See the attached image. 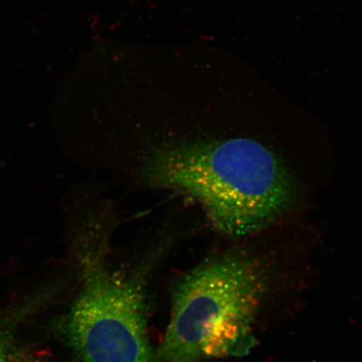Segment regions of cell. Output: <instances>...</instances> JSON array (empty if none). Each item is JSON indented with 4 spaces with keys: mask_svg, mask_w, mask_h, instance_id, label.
I'll use <instances>...</instances> for the list:
<instances>
[{
    "mask_svg": "<svg viewBox=\"0 0 362 362\" xmlns=\"http://www.w3.org/2000/svg\"><path fill=\"white\" fill-rule=\"evenodd\" d=\"M153 187L188 194L229 237L264 228L288 206L291 177L273 153L255 140L189 141L156 149L144 168Z\"/></svg>",
    "mask_w": 362,
    "mask_h": 362,
    "instance_id": "1",
    "label": "cell"
},
{
    "mask_svg": "<svg viewBox=\"0 0 362 362\" xmlns=\"http://www.w3.org/2000/svg\"><path fill=\"white\" fill-rule=\"evenodd\" d=\"M268 288L259 262L228 253L189 272L176 285L156 362H202L247 356Z\"/></svg>",
    "mask_w": 362,
    "mask_h": 362,
    "instance_id": "2",
    "label": "cell"
},
{
    "mask_svg": "<svg viewBox=\"0 0 362 362\" xmlns=\"http://www.w3.org/2000/svg\"><path fill=\"white\" fill-rule=\"evenodd\" d=\"M81 255L83 288L66 325L79 362H153L141 279L113 273L93 245Z\"/></svg>",
    "mask_w": 362,
    "mask_h": 362,
    "instance_id": "3",
    "label": "cell"
},
{
    "mask_svg": "<svg viewBox=\"0 0 362 362\" xmlns=\"http://www.w3.org/2000/svg\"><path fill=\"white\" fill-rule=\"evenodd\" d=\"M21 313L0 317V362H18L13 341L16 318Z\"/></svg>",
    "mask_w": 362,
    "mask_h": 362,
    "instance_id": "4",
    "label": "cell"
}]
</instances>
